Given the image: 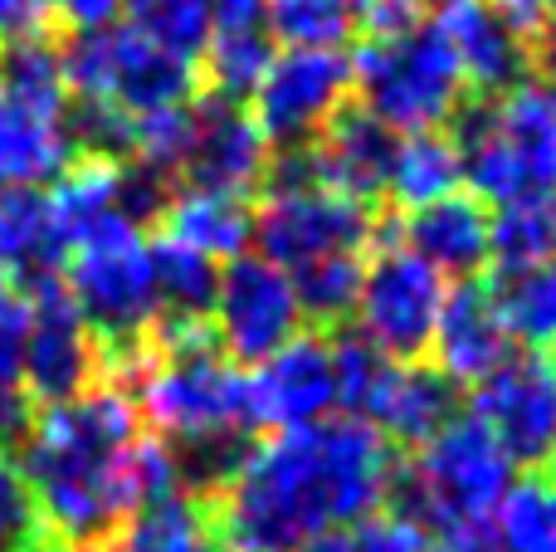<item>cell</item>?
<instances>
[{"label": "cell", "instance_id": "cell-1", "mask_svg": "<svg viewBox=\"0 0 556 552\" xmlns=\"http://www.w3.org/2000/svg\"><path fill=\"white\" fill-rule=\"evenodd\" d=\"M395 450L356 416L254 440L235 475L205 494L220 552H298L307 538L356 528L386 509Z\"/></svg>", "mask_w": 556, "mask_h": 552}, {"label": "cell", "instance_id": "cell-2", "mask_svg": "<svg viewBox=\"0 0 556 552\" xmlns=\"http://www.w3.org/2000/svg\"><path fill=\"white\" fill-rule=\"evenodd\" d=\"M137 436V401L113 381H98L64 406H39L20 440V469L49 534L68 548H103L127 524L123 455Z\"/></svg>", "mask_w": 556, "mask_h": 552}, {"label": "cell", "instance_id": "cell-3", "mask_svg": "<svg viewBox=\"0 0 556 552\" xmlns=\"http://www.w3.org/2000/svg\"><path fill=\"white\" fill-rule=\"evenodd\" d=\"M113 387L137 401V416L172 450H201L220 440H250V377L235 367L215 338L132 348L103 362Z\"/></svg>", "mask_w": 556, "mask_h": 552}, {"label": "cell", "instance_id": "cell-4", "mask_svg": "<svg viewBox=\"0 0 556 552\" xmlns=\"http://www.w3.org/2000/svg\"><path fill=\"white\" fill-rule=\"evenodd\" d=\"M464 191L483 205L522 196L556 201V84L528 74L498 98H469L454 113Z\"/></svg>", "mask_w": 556, "mask_h": 552}, {"label": "cell", "instance_id": "cell-5", "mask_svg": "<svg viewBox=\"0 0 556 552\" xmlns=\"http://www.w3.org/2000/svg\"><path fill=\"white\" fill-rule=\"evenodd\" d=\"M64 289L78 318L103 348V362L152 342L156 328V279H152V240L127 215L103 221L93 235L64 254Z\"/></svg>", "mask_w": 556, "mask_h": 552}, {"label": "cell", "instance_id": "cell-6", "mask_svg": "<svg viewBox=\"0 0 556 552\" xmlns=\"http://www.w3.org/2000/svg\"><path fill=\"white\" fill-rule=\"evenodd\" d=\"M513 460L473 416H454L440 436L415 450L410 465H395L386 504L420 518L430 534L493 518L498 499L513 485Z\"/></svg>", "mask_w": 556, "mask_h": 552}, {"label": "cell", "instance_id": "cell-7", "mask_svg": "<svg viewBox=\"0 0 556 552\" xmlns=\"http://www.w3.org/2000/svg\"><path fill=\"white\" fill-rule=\"evenodd\" d=\"M346 59H352V93H362V108L391 133L450 127L454 113L469 103L459 59L430 25L391 39H362Z\"/></svg>", "mask_w": 556, "mask_h": 552}, {"label": "cell", "instance_id": "cell-8", "mask_svg": "<svg viewBox=\"0 0 556 552\" xmlns=\"http://www.w3.org/2000/svg\"><path fill=\"white\" fill-rule=\"evenodd\" d=\"M371 235V205L317 186L298 152H274L264 201L254 211V254L293 274L313 260H327V254H366Z\"/></svg>", "mask_w": 556, "mask_h": 552}, {"label": "cell", "instance_id": "cell-9", "mask_svg": "<svg viewBox=\"0 0 556 552\" xmlns=\"http://www.w3.org/2000/svg\"><path fill=\"white\" fill-rule=\"evenodd\" d=\"M444 293L450 279L434 274L405 240L376 244L362 260V289L352 309L356 338H366L391 362H425Z\"/></svg>", "mask_w": 556, "mask_h": 552}, {"label": "cell", "instance_id": "cell-10", "mask_svg": "<svg viewBox=\"0 0 556 552\" xmlns=\"http://www.w3.org/2000/svg\"><path fill=\"white\" fill-rule=\"evenodd\" d=\"M352 98V59L342 49H274L260 88L244 108L274 152L307 147Z\"/></svg>", "mask_w": 556, "mask_h": 552}, {"label": "cell", "instance_id": "cell-11", "mask_svg": "<svg viewBox=\"0 0 556 552\" xmlns=\"http://www.w3.org/2000/svg\"><path fill=\"white\" fill-rule=\"evenodd\" d=\"M25 397L35 406H64V401L84 397L88 387L103 381V348L78 318L74 299H68L64 279L54 274H35L25 279Z\"/></svg>", "mask_w": 556, "mask_h": 552}, {"label": "cell", "instance_id": "cell-12", "mask_svg": "<svg viewBox=\"0 0 556 552\" xmlns=\"http://www.w3.org/2000/svg\"><path fill=\"white\" fill-rule=\"evenodd\" d=\"M469 416L489 426L513 465L542 475L556 455V367L547 352H508L483 381H473Z\"/></svg>", "mask_w": 556, "mask_h": 552}, {"label": "cell", "instance_id": "cell-13", "mask_svg": "<svg viewBox=\"0 0 556 552\" xmlns=\"http://www.w3.org/2000/svg\"><path fill=\"white\" fill-rule=\"evenodd\" d=\"M298 333H303V313L293 299V279L278 264L254 250L220 264V284H215L211 303V338L235 367L250 372L254 362H264Z\"/></svg>", "mask_w": 556, "mask_h": 552}, {"label": "cell", "instance_id": "cell-14", "mask_svg": "<svg viewBox=\"0 0 556 552\" xmlns=\"http://www.w3.org/2000/svg\"><path fill=\"white\" fill-rule=\"evenodd\" d=\"M254 430H307L337 411V362L323 333H298L250 372Z\"/></svg>", "mask_w": 556, "mask_h": 552}, {"label": "cell", "instance_id": "cell-15", "mask_svg": "<svg viewBox=\"0 0 556 552\" xmlns=\"http://www.w3.org/2000/svg\"><path fill=\"white\" fill-rule=\"evenodd\" d=\"M191 108H195V137L181 166V186H205V191L254 201V191H264V181H269L274 147L250 117V108L225 103V98L211 93H195Z\"/></svg>", "mask_w": 556, "mask_h": 552}, {"label": "cell", "instance_id": "cell-16", "mask_svg": "<svg viewBox=\"0 0 556 552\" xmlns=\"http://www.w3.org/2000/svg\"><path fill=\"white\" fill-rule=\"evenodd\" d=\"M395 137L381 117H371L362 103H346L332 113V123L313 137L307 147H298L307 176L327 191H342L346 201H362L376 211V201L386 196V176H391V152Z\"/></svg>", "mask_w": 556, "mask_h": 552}, {"label": "cell", "instance_id": "cell-17", "mask_svg": "<svg viewBox=\"0 0 556 552\" xmlns=\"http://www.w3.org/2000/svg\"><path fill=\"white\" fill-rule=\"evenodd\" d=\"M425 25L459 59L469 98H498L528 78L532 68L528 49L508 35V25L493 15L489 0H430V20Z\"/></svg>", "mask_w": 556, "mask_h": 552}, {"label": "cell", "instance_id": "cell-18", "mask_svg": "<svg viewBox=\"0 0 556 552\" xmlns=\"http://www.w3.org/2000/svg\"><path fill=\"white\" fill-rule=\"evenodd\" d=\"M513 352V338L498 318L493 289L483 279H459L444 293V309L430 333V367L450 377L454 387H473L483 381L503 357Z\"/></svg>", "mask_w": 556, "mask_h": 552}, {"label": "cell", "instance_id": "cell-19", "mask_svg": "<svg viewBox=\"0 0 556 552\" xmlns=\"http://www.w3.org/2000/svg\"><path fill=\"white\" fill-rule=\"evenodd\" d=\"M201 93V68L195 59L172 54V49L142 39L137 29L113 25L108 29V88L103 103L123 108L127 117L162 113V108L195 103Z\"/></svg>", "mask_w": 556, "mask_h": 552}, {"label": "cell", "instance_id": "cell-20", "mask_svg": "<svg viewBox=\"0 0 556 552\" xmlns=\"http://www.w3.org/2000/svg\"><path fill=\"white\" fill-rule=\"evenodd\" d=\"M401 240L444 279H479L489 269V205L469 191H454L425 211H410Z\"/></svg>", "mask_w": 556, "mask_h": 552}, {"label": "cell", "instance_id": "cell-21", "mask_svg": "<svg viewBox=\"0 0 556 552\" xmlns=\"http://www.w3.org/2000/svg\"><path fill=\"white\" fill-rule=\"evenodd\" d=\"M162 240H176L186 250L205 254L215 264L240 260L254 244V205L244 196L205 191V186H176L156 215Z\"/></svg>", "mask_w": 556, "mask_h": 552}, {"label": "cell", "instance_id": "cell-22", "mask_svg": "<svg viewBox=\"0 0 556 552\" xmlns=\"http://www.w3.org/2000/svg\"><path fill=\"white\" fill-rule=\"evenodd\" d=\"M459 387L430 367V362H395L391 381H386L381 401H376L371 421L391 446L420 450L430 436H440L454 416H459Z\"/></svg>", "mask_w": 556, "mask_h": 552}, {"label": "cell", "instance_id": "cell-23", "mask_svg": "<svg viewBox=\"0 0 556 552\" xmlns=\"http://www.w3.org/2000/svg\"><path fill=\"white\" fill-rule=\"evenodd\" d=\"M74 166V142L59 117H39L0 93V186H39Z\"/></svg>", "mask_w": 556, "mask_h": 552}, {"label": "cell", "instance_id": "cell-24", "mask_svg": "<svg viewBox=\"0 0 556 552\" xmlns=\"http://www.w3.org/2000/svg\"><path fill=\"white\" fill-rule=\"evenodd\" d=\"M454 191H464V172H459V147H454V137L444 133V127L395 137L386 196H391L405 215L425 211V205L444 201V196H454Z\"/></svg>", "mask_w": 556, "mask_h": 552}, {"label": "cell", "instance_id": "cell-25", "mask_svg": "<svg viewBox=\"0 0 556 552\" xmlns=\"http://www.w3.org/2000/svg\"><path fill=\"white\" fill-rule=\"evenodd\" d=\"M64 264V244L54 235L49 196L39 186H0V274H54Z\"/></svg>", "mask_w": 556, "mask_h": 552}, {"label": "cell", "instance_id": "cell-26", "mask_svg": "<svg viewBox=\"0 0 556 552\" xmlns=\"http://www.w3.org/2000/svg\"><path fill=\"white\" fill-rule=\"evenodd\" d=\"M98 552H220L211 524V504L191 489L132 514Z\"/></svg>", "mask_w": 556, "mask_h": 552}, {"label": "cell", "instance_id": "cell-27", "mask_svg": "<svg viewBox=\"0 0 556 552\" xmlns=\"http://www.w3.org/2000/svg\"><path fill=\"white\" fill-rule=\"evenodd\" d=\"M489 289L513 342H522L528 352L556 348V260L532 264V269H508Z\"/></svg>", "mask_w": 556, "mask_h": 552}, {"label": "cell", "instance_id": "cell-28", "mask_svg": "<svg viewBox=\"0 0 556 552\" xmlns=\"http://www.w3.org/2000/svg\"><path fill=\"white\" fill-rule=\"evenodd\" d=\"M556 254V201L522 196L508 205H489V264L498 274L532 269Z\"/></svg>", "mask_w": 556, "mask_h": 552}, {"label": "cell", "instance_id": "cell-29", "mask_svg": "<svg viewBox=\"0 0 556 552\" xmlns=\"http://www.w3.org/2000/svg\"><path fill=\"white\" fill-rule=\"evenodd\" d=\"M0 93L15 108L39 117H59L68 113V84L59 68V45L49 35L39 39H20V45H0Z\"/></svg>", "mask_w": 556, "mask_h": 552}, {"label": "cell", "instance_id": "cell-30", "mask_svg": "<svg viewBox=\"0 0 556 552\" xmlns=\"http://www.w3.org/2000/svg\"><path fill=\"white\" fill-rule=\"evenodd\" d=\"M201 59H205L201 64L205 93L225 98V103H250L274 59V39L269 29H211Z\"/></svg>", "mask_w": 556, "mask_h": 552}, {"label": "cell", "instance_id": "cell-31", "mask_svg": "<svg viewBox=\"0 0 556 552\" xmlns=\"http://www.w3.org/2000/svg\"><path fill=\"white\" fill-rule=\"evenodd\" d=\"M264 29L283 49H342L362 35V0H269Z\"/></svg>", "mask_w": 556, "mask_h": 552}, {"label": "cell", "instance_id": "cell-32", "mask_svg": "<svg viewBox=\"0 0 556 552\" xmlns=\"http://www.w3.org/2000/svg\"><path fill=\"white\" fill-rule=\"evenodd\" d=\"M362 260L366 254H327L303 269H293V299L303 323H313V333L342 328L356 309V289H362Z\"/></svg>", "mask_w": 556, "mask_h": 552}, {"label": "cell", "instance_id": "cell-33", "mask_svg": "<svg viewBox=\"0 0 556 552\" xmlns=\"http://www.w3.org/2000/svg\"><path fill=\"white\" fill-rule=\"evenodd\" d=\"M489 524L498 552H556V489L542 475L513 479Z\"/></svg>", "mask_w": 556, "mask_h": 552}, {"label": "cell", "instance_id": "cell-34", "mask_svg": "<svg viewBox=\"0 0 556 552\" xmlns=\"http://www.w3.org/2000/svg\"><path fill=\"white\" fill-rule=\"evenodd\" d=\"M117 15L142 39H152V45L186 54V59H201L205 39H211V10H205V0H117Z\"/></svg>", "mask_w": 556, "mask_h": 552}, {"label": "cell", "instance_id": "cell-35", "mask_svg": "<svg viewBox=\"0 0 556 552\" xmlns=\"http://www.w3.org/2000/svg\"><path fill=\"white\" fill-rule=\"evenodd\" d=\"M332 362H337V411L356 421H371L395 362L386 352H376L366 338H356V333L332 338Z\"/></svg>", "mask_w": 556, "mask_h": 552}, {"label": "cell", "instance_id": "cell-36", "mask_svg": "<svg viewBox=\"0 0 556 552\" xmlns=\"http://www.w3.org/2000/svg\"><path fill=\"white\" fill-rule=\"evenodd\" d=\"M195 137V108H162V113H142L132 117V156L127 162H142L152 172H162L166 181H176L186 166V152H191Z\"/></svg>", "mask_w": 556, "mask_h": 552}, {"label": "cell", "instance_id": "cell-37", "mask_svg": "<svg viewBox=\"0 0 556 552\" xmlns=\"http://www.w3.org/2000/svg\"><path fill=\"white\" fill-rule=\"evenodd\" d=\"M39 534H45V518H39L35 489L20 460L0 450V552H25Z\"/></svg>", "mask_w": 556, "mask_h": 552}, {"label": "cell", "instance_id": "cell-38", "mask_svg": "<svg viewBox=\"0 0 556 552\" xmlns=\"http://www.w3.org/2000/svg\"><path fill=\"white\" fill-rule=\"evenodd\" d=\"M352 548L356 552H434V534L420 524V518L405 514V509L386 504L356 524Z\"/></svg>", "mask_w": 556, "mask_h": 552}, {"label": "cell", "instance_id": "cell-39", "mask_svg": "<svg viewBox=\"0 0 556 552\" xmlns=\"http://www.w3.org/2000/svg\"><path fill=\"white\" fill-rule=\"evenodd\" d=\"M25 293H5L0 299V391H25Z\"/></svg>", "mask_w": 556, "mask_h": 552}, {"label": "cell", "instance_id": "cell-40", "mask_svg": "<svg viewBox=\"0 0 556 552\" xmlns=\"http://www.w3.org/2000/svg\"><path fill=\"white\" fill-rule=\"evenodd\" d=\"M489 5H493V15L508 25V35L518 39L522 49H528V59H532V49L547 39V29L556 25L552 10H547V0H489Z\"/></svg>", "mask_w": 556, "mask_h": 552}, {"label": "cell", "instance_id": "cell-41", "mask_svg": "<svg viewBox=\"0 0 556 552\" xmlns=\"http://www.w3.org/2000/svg\"><path fill=\"white\" fill-rule=\"evenodd\" d=\"M45 29H49L45 0H0V45L39 39Z\"/></svg>", "mask_w": 556, "mask_h": 552}, {"label": "cell", "instance_id": "cell-42", "mask_svg": "<svg viewBox=\"0 0 556 552\" xmlns=\"http://www.w3.org/2000/svg\"><path fill=\"white\" fill-rule=\"evenodd\" d=\"M45 15L64 20L68 29H98L117 20V0H45Z\"/></svg>", "mask_w": 556, "mask_h": 552}, {"label": "cell", "instance_id": "cell-43", "mask_svg": "<svg viewBox=\"0 0 556 552\" xmlns=\"http://www.w3.org/2000/svg\"><path fill=\"white\" fill-rule=\"evenodd\" d=\"M211 29H264L269 0H205Z\"/></svg>", "mask_w": 556, "mask_h": 552}, {"label": "cell", "instance_id": "cell-44", "mask_svg": "<svg viewBox=\"0 0 556 552\" xmlns=\"http://www.w3.org/2000/svg\"><path fill=\"white\" fill-rule=\"evenodd\" d=\"M434 552H498V538H493V524H459L434 534Z\"/></svg>", "mask_w": 556, "mask_h": 552}, {"label": "cell", "instance_id": "cell-45", "mask_svg": "<svg viewBox=\"0 0 556 552\" xmlns=\"http://www.w3.org/2000/svg\"><path fill=\"white\" fill-rule=\"evenodd\" d=\"M298 552H356L352 548V534H342V528H332V534H317V538H307Z\"/></svg>", "mask_w": 556, "mask_h": 552}, {"label": "cell", "instance_id": "cell-46", "mask_svg": "<svg viewBox=\"0 0 556 552\" xmlns=\"http://www.w3.org/2000/svg\"><path fill=\"white\" fill-rule=\"evenodd\" d=\"M25 552H78V548H68L64 538H54V534H49V528H45V534H39V538H35V543H29Z\"/></svg>", "mask_w": 556, "mask_h": 552}, {"label": "cell", "instance_id": "cell-47", "mask_svg": "<svg viewBox=\"0 0 556 552\" xmlns=\"http://www.w3.org/2000/svg\"><path fill=\"white\" fill-rule=\"evenodd\" d=\"M547 485L556 489V455H552V465H547Z\"/></svg>", "mask_w": 556, "mask_h": 552}, {"label": "cell", "instance_id": "cell-48", "mask_svg": "<svg viewBox=\"0 0 556 552\" xmlns=\"http://www.w3.org/2000/svg\"><path fill=\"white\" fill-rule=\"evenodd\" d=\"M5 293H15V289H10V279H5V274H0V299H5Z\"/></svg>", "mask_w": 556, "mask_h": 552}, {"label": "cell", "instance_id": "cell-49", "mask_svg": "<svg viewBox=\"0 0 556 552\" xmlns=\"http://www.w3.org/2000/svg\"><path fill=\"white\" fill-rule=\"evenodd\" d=\"M547 10H552V20H556V0H547Z\"/></svg>", "mask_w": 556, "mask_h": 552}, {"label": "cell", "instance_id": "cell-50", "mask_svg": "<svg viewBox=\"0 0 556 552\" xmlns=\"http://www.w3.org/2000/svg\"><path fill=\"white\" fill-rule=\"evenodd\" d=\"M552 352H556V348H552ZM552 367H556V357H552Z\"/></svg>", "mask_w": 556, "mask_h": 552}, {"label": "cell", "instance_id": "cell-51", "mask_svg": "<svg viewBox=\"0 0 556 552\" xmlns=\"http://www.w3.org/2000/svg\"><path fill=\"white\" fill-rule=\"evenodd\" d=\"M552 260H556V254H552Z\"/></svg>", "mask_w": 556, "mask_h": 552}, {"label": "cell", "instance_id": "cell-52", "mask_svg": "<svg viewBox=\"0 0 556 552\" xmlns=\"http://www.w3.org/2000/svg\"><path fill=\"white\" fill-rule=\"evenodd\" d=\"M93 552H98V548H93Z\"/></svg>", "mask_w": 556, "mask_h": 552}]
</instances>
